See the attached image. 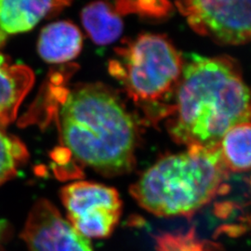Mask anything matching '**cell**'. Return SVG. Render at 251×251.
Instances as JSON below:
<instances>
[{
    "instance_id": "obj_1",
    "label": "cell",
    "mask_w": 251,
    "mask_h": 251,
    "mask_svg": "<svg viewBox=\"0 0 251 251\" xmlns=\"http://www.w3.org/2000/svg\"><path fill=\"white\" fill-rule=\"evenodd\" d=\"M50 86L47 110L58 124L63 154L107 176L134 165L137 127L114 91L99 84Z\"/></svg>"
},
{
    "instance_id": "obj_2",
    "label": "cell",
    "mask_w": 251,
    "mask_h": 251,
    "mask_svg": "<svg viewBox=\"0 0 251 251\" xmlns=\"http://www.w3.org/2000/svg\"><path fill=\"white\" fill-rule=\"evenodd\" d=\"M169 130L176 142L214 147L234 126L251 122L250 91L235 62L194 55L184 62Z\"/></svg>"
},
{
    "instance_id": "obj_3",
    "label": "cell",
    "mask_w": 251,
    "mask_h": 251,
    "mask_svg": "<svg viewBox=\"0 0 251 251\" xmlns=\"http://www.w3.org/2000/svg\"><path fill=\"white\" fill-rule=\"evenodd\" d=\"M227 171L220 145L191 146L155 162L132 185L131 194L154 215H191L215 197Z\"/></svg>"
},
{
    "instance_id": "obj_4",
    "label": "cell",
    "mask_w": 251,
    "mask_h": 251,
    "mask_svg": "<svg viewBox=\"0 0 251 251\" xmlns=\"http://www.w3.org/2000/svg\"><path fill=\"white\" fill-rule=\"evenodd\" d=\"M183 66L181 54L170 39L144 34L116 50L109 72L146 113L171 115Z\"/></svg>"
},
{
    "instance_id": "obj_5",
    "label": "cell",
    "mask_w": 251,
    "mask_h": 251,
    "mask_svg": "<svg viewBox=\"0 0 251 251\" xmlns=\"http://www.w3.org/2000/svg\"><path fill=\"white\" fill-rule=\"evenodd\" d=\"M67 221L87 238H106L114 232L122 212L116 189L107 185L75 181L61 191Z\"/></svg>"
},
{
    "instance_id": "obj_6",
    "label": "cell",
    "mask_w": 251,
    "mask_h": 251,
    "mask_svg": "<svg viewBox=\"0 0 251 251\" xmlns=\"http://www.w3.org/2000/svg\"><path fill=\"white\" fill-rule=\"evenodd\" d=\"M178 6L194 31L219 44L251 39V0H179Z\"/></svg>"
},
{
    "instance_id": "obj_7",
    "label": "cell",
    "mask_w": 251,
    "mask_h": 251,
    "mask_svg": "<svg viewBox=\"0 0 251 251\" xmlns=\"http://www.w3.org/2000/svg\"><path fill=\"white\" fill-rule=\"evenodd\" d=\"M22 237L29 251H93L90 239L46 199L38 200L30 210Z\"/></svg>"
},
{
    "instance_id": "obj_8",
    "label": "cell",
    "mask_w": 251,
    "mask_h": 251,
    "mask_svg": "<svg viewBox=\"0 0 251 251\" xmlns=\"http://www.w3.org/2000/svg\"><path fill=\"white\" fill-rule=\"evenodd\" d=\"M72 0H0V44L6 37L32 30L42 20L61 12Z\"/></svg>"
},
{
    "instance_id": "obj_9",
    "label": "cell",
    "mask_w": 251,
    "mask_h": 251,
    "mask_svg": "<svg viewBox=\"0 0 251 251\" xmlns=\"http://www.w3.org/2000/svg\"><path fill=\"white\" fill-rule=\"evenodd\" d=\"M0 44V127L10 124L21 103L35 82L33 71L24 64L12 63L1 51Z\"/></svg>"
},
{
    "instance_id": "obj_10",
    "label": "cell",
    "mask_w": 251,
    "mask_h": 251,
    "mask_svg": "<svg viewBox=\"0 0 251 251\" xmlns=\"http://www.w3.org/2000/svg\"><path fill=\"white\" fill-rule=\"evenodd\" d=\"M83 36L78 27L67 21L44 27L37 42L40 57L50 63L69 62L80 53Z\"/></svg>"
},
{
    "instance_id": "obj_11",
    "label": "cell",
    "mask_w": 251,
    "mask_h": 251,
    "mask_svg": "<svg viewBox=\"0 0 251 251\" xmlns=\"http://www.w3.org/2000/svg\"><path fill=\"white\" fill-rule=\"evenodd\" d=\"M82 24L97 45L115 42L123 32V22L117 10L104 1H95L81 12Z\"/></svg>"
},
{
    "instance_id": "obj_12",
    "label": "cell",
    "mask_w": 251,
    "mask_h": 251,
    "mask_svg": "<svg viewBox=\"0 0 251 251\" xmlns=\"http://www.w3.org/2000/svg\"><path fill=\"white\" fill-rule=\"evenodd\" d=\"M251 122L234 126L220 142L223 159L228 170L246 172L251 169Z\"/></svg>"
},
{
    "instance_id": "obj_13",
    "label": "cell",
    "mask_w": 251,
    "mask_h": 251,
    "mask_svg": "<svg viewBox=\"0 0 251 251\" xmlns=\"http://www.w3.org/2000/svg\"><path fill=\"white\" fill-rule=\"evenodd\" d=\"M28 157L25 145L0 127V186L12 179Z\"/></svg>"
},
{
    "instance_id": "obj_14",
    "label": "cell",
    "mask_w": 251,
    "mask_h": 251,
    "mask_svg": "<svg viewBox=\"0 0 251 251\" xmlns=\"http://www.w3.org/2000/svg\"><path fill=\"white\" fill-rule=\"evenodd\" d=\"M117 12H139L161 16L169 10L168 0H117Z\"/></svg>"
}]
</instances>
